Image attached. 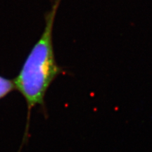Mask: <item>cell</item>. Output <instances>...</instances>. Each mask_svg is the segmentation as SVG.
Returning a JSON list of instances; mask_svg holds the SVG:
<instances>
[{"mask_svg":"<svg viewBox=\"0 0 152 152\" xmlns=\"http://www.w3.org/2000/svg\"><path fill=\"white\" fill-rule=\"evenodd\" d=\"M61 0H54L52 8L45 14V26L42 35L33 47L18 75L13 80L15 90L21 94L28 107V122L36 106L45 107V97L49 86L63 68L57 64L53 46V29L56 15Z\"/></svg>","mask_w":152,"mask_h":152,"instance_id":"obj_1","label":"cell"},{"mask_svg":"<svg viewBox=\"0 0 152 152\" xmlns=\"http://www.w3.org/2000/svg\"><path fill=\"white\" fill-rule=\"evenodd\" d=\"M15 90L13 80L0 75V100Z\"/></svg>","mask_w":152,"mask_h":152,"instance_id":"obj_2","label":"cell"}]
</instances>
